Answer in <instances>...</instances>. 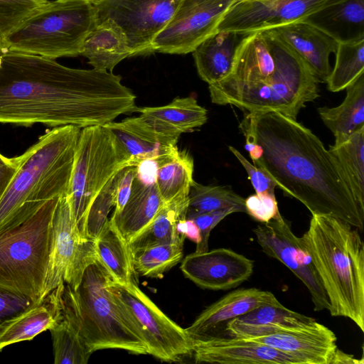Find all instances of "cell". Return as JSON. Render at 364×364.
Returning a JSON list of instances; mask_svg holds the SVG:
<instances>
[{"label": "cell", "mask_w": 364, "mask_h": 364, "mask_svg": "<svg viewBox=\"0 0 364 364\" xmlns=\"http://www.w3.org/2000/svg\"><path fill=\"white\" fill-rule=\"evenodd\" d=\"M136 108L135 95L112 71L72 68L6 48L1 53V124L82 129L104 126Z\"/></svg>", "instance_id": "obj_1"}, {"label": "cell", "mask_w": 364, "mask_h": 364, "mask_svg": "<svg viewBox=\"0 0 364 364\" xmlns=\"http://www.w3.org/2000/svg\"><path fill=\"white\" fill-rule=\"evenodd\" d=\"M245 138L262 148L253 161L286 195L311 215H328L363 231L364 206L336 157L296 119L277 112L247 113L240 124Z\"/></svg>", "instance_id": "obj_2"}, {"label": "cell", "mask_w": 364, "mask_h": 364, "mask_svg": "<svg viewBox=\"0 0 364 364\" xmlns=\"http://www.w3.org/2000/svg\"><path fill=\"white\" fill-rule=\"evenodd\" d=\"M319 80L306 63L268 30L247 35L231 73L208 85L213 103L247 113L277 112L294 119L318 96Z\"/></svg>", "instance_id": "obj_3"}, {"label": "cell", "mask_w": 364, "mask_h": 364, "mask_svg": "<svg viewBox=\"0 0 364 364\" xmlns=\"http://www.w3.org/2000/svg\"><path fill=\"white\" fill-rule=\"evenodd\" d=\"M300 237L328 297L330 314L350 319L364 332V242L359 230L337 218L314 214Z\"/></svg>", "instance_id": "obj_4"}, {"label": "cell", "mask_w": 364, "mask_h": 364, "mask_svg": "<svg viewBox=\"0 0 364 364\" xmlns=\"http://www.w3.org/2000/svg\"><path fill=\"white\" fill-rule=\"evenodd\" d=\"M112 279L95 259L87 266L75 289L63 283L48 296L78 328L92 353L121 349L136 355L148 354L145 343L110 292L109 284Z\"/></svg>", "instance_id": "obj_5"}, {"label": "cell", "mask_w": 364, "mask_h": 364, "mask_svg": "<svg viewBox=\"0 0 364 364\" xmlns=\"http://www.w3.org/2000/svg\"><path fill=\"white\" fill-rule=\"evenodd\" d=\"M80 130L54 127L17 156L16 173L0 198V228L66 193Z\"/></svg>", "instance_id": "obj_6"}, {"label": "cell", "mask_w": 364, "mask_h": 364, "mask_svg": "<svg viewBox=\"0 0 364 364\" xmlns=\"http://www.w3.org/2000/svg\"><path fill=\"white\" fill-rule=\"evenodd\" d=\"M60 198V197H59ZM59 198L0 228V289L41 302L45 289L52 220Z\"/></svg>", "instance_id": "obj_7"}, {"label": "cell", "mask_w": 364, "mask_h": 364, "mask_svg": "<svg viewBox=\"0 0 364 364\" xmlns=\"http://www.w3.org/2000/svg\"><path fill=\"white\" fill-rule=\"evenodd\" d=\"M95 25L94 7L87 0L48 1L2 42L6 50L53 60L77 56Z\"/></svg>", "instance_id": "obj_8"}, {"label": "cell", "mask_w": 364, "mask_h": 364, "mask_svg": "<svg viewBox=\"0 0 364 364\" xmlns=\"http://www.w3.org/2000/svg\"><path fill=\"white\" fill-rule=\"evenodd\" d=\"M127 166V159L118 141L105 126L80 130L66 196L85 238V218L91 203L107 182Z\"/></svg>", "instance_id": "obj_9"}, {"label": "cell", "mask_w": 364, "mask_h": 364, "mask_svg": "<svg viewBox=\"0 0 364 364\" xmlns=\"http://www.w3.org/2000/svg\"><path fill=\"white\" fill-rule=\"evenodd\" d=\"M109 288L148 354L166 362L192 355L193 338L186 329L165 315L138 285L124 286L112 279Z\"/></svg>", "instance_id": "obj_10"}, {"label": "cell", "mask_w": 364, "mask_h": 364, "mask_svg": "<svg viewBox=\"0 0 364 364\" xmlns=\"http://www.w3.org/2000/svg\"><path fill=\"white\" fill-rule=\"evenodd\" d=\"M95 259L94 240L81 235L65 193L58 198L53 217L48 269L41 301L63 283L75 289L87 266Z\"/></svg>", "instance_id": "obj_11"}, {"label": "cell", "mask_w": 364, "mask_h": 364, "mask_svg": "<svg viewBox=\"0 0 364 364\" xmlns=\"http://www.w3.org/2000/svg\"><path fill=\"white\" fill-rule=\"evenodd\" d=\"M181 0H100L92 3L96 23L109 19L125 34L132 55L153 52L156 36L168 25Z\"/></svg>", "instance_id": "obj_12"}, {"label": "cell", "mask_w": 364, "mask_h": 364, "mask_svg": "<svg viewBox=\"0 0 364 364\" xmlns=\"http://www.w3.org/2000/svg\"><path fill=\"white\" fill-rule=\"evenodd\" d=\"M346 0H235L218 31L242 34L272 29L325 11Z\"/></svg>", "instance_id": "obj_13"}, {"label": "cell", "mask_w": 364, "mask_h": 364, "mask_svg": "<svg viewBox=\"0 0 364 364\" xmlns=\"http://www.w3.org/2000/svg\"><path fill=\"white\" fill-rule=\"evenodd\" d=\"M235 0H181L168 25L156 36L152 50L186 54L218 31Z\"/></svg>", "instance_id": "obj_14"}, {"label": "cell", "mask_w": 364, "mask_h": 364, "mask_svg": "<svg viewBox=\"0 0 364 364\" xmlns=\"http://www.w3.org/2000/svg\"><path fill=\"white\" fill-rule=\"evenodd\" d=\"M253 232L262 251L284 264L304 284L314 311L328 310L329 302L322 283L301 237L294 234L291 223L279 212L270 221L259 224Z\"/></svg>", "instance_id": "obj_15"}, {"label": "cell", "mask_w": 364, "mask_h": 364, "mask_svg": "<svg viewBox=\"0 0 364 364\" xmlns=\"http://www.w3.org/2000/svg\"><path fill=\"white\" fill-rule=\"evenodd\" d=\"M180 269L186 278L203 289L228 290L251 277L254 262L230 249L218 248L188 255Z\"/></svg>", "instance_id": "obj_16"}, {"label": "cell", "mask_w": 364, "mask_h": 364, "mask_svg": "<svg viewBox=\"0 0 364 364\" xmlns=\"http://www.w3.org/2000/svg\"><path fill=\"white\" fill-rule=\"evenodd\" d=\"M244 339L294 355L304 364H331L338 348L336 334L315 319L301 325L282 326L270 333Z\"/></svg>", "instance_id": "obj_17"}, {"label": "cell", "mask_w": 364, "mask_h": 364, "mask_svg": "<svg viewBox=\"0 0 364 364\" xmlns=\"http://www.w3.org/2000/svg\"><path fill=\"white\" fill-rule=\"evenodd\" d=\"M196 363L221 364H304L297 357L257 341L210 336L193 338Z\"/></svg>", "instance_id": "obj_18"}, {"label": "cell", "mask_w": 364, "mask_h": 364, "mask_svg": "<svg viewBox=\"0 0 364 364\" xmlns=\"http://www.w3.org/2000/svg\"><path fill=\"white\" fill-rule=\"evenodd\" d=\"M268 31L289 46L306 63L320 82H326L331 71L330 55L336 53L341 38L309 19Z\"/></svg>", "instance_id": "obj_19"}, {"label": "cell", "mask_w": 364, "mask_h": 364, "mask_svg": "<svg viewBox=\"0 0 364 364\" xmlns=\"http://www.w3.org/2000/svg\"><path fill=\"white\" fill-rule=\"evenodd\" d=\"M104 126L118 141L129 166H136L145 159L159 161L178 149V139L156 131L140 115Z\"/></svg>", "instance_id": "obj_20"}, {"label": "cell", "mask_w": 364, "mask_h": 364, "mask_svg": "<svg viewBox=\"0 0 364 364\" xmlns=\"http://www.w3.org/2000/svg\"><path fill=\"white\" fill-rule=\"evenodd\" d=\"M266 304L281 303L269 291L257 288L232 291L208 306L186 329L192 338L210 336L229 321Z\"/></svg>", "instance_id": "obj_21"}, {"label": "cell", "mask_w": 364, "mask_h": 364, "mask_svg": "<svg viewBox=\"0 0 364 364\" xmlns=\"http://www.w3.org/2000/svg\"><path fill=\"white\" fill-rule=\"evenodd\" d=\"M135 112L156 131L177 139L208 120L207 109L193 96L176 97L164 106L137 107Z\"/></svg>", "instance_id": "obj_22"}, {"label": "cell", "mask_w": 364, "mask_h": 364, "mask_svg": "<svg viewBox=\"0 0 364 364\" xmlns=\"http://www.w3.org/2000/svg\"><path fill=\"white\" fill-rule=\"evenodd\" d=\"M248 34L217 31L192 52L200 77L208 85L227 77L232 71L237 47Z\"/></svg>", "instance_id": "obj_23"}, {"label": "cell", "mask_w": 364, "mask_h": 364, "mask_svg": "<svg viewBox=\"0 0 364 364\" xmlns=\"http://www.w3.org/2000/svg\"><path fill=\"white\" fill-rule=\"evenodd\" d=\"M164 203L156 184L144 185L134 176L129 199L110 219L129 243L151 223Z\"/></svg>", "instance_id": "obj_24"}, {"label": "cell", "mask_w": 364, "mask_h": 364, "mask_svg": "<svg viewBox=\"0 0 364 364\" xmlns=\"http://www.w3.org/2000/svg\"><path fill=\"white\" fill-rule=\"evenodd\" d=\"M80 55L93 68L106 71H112L122 60L132 56L125 34L109 19L96 23L85 38Z\"/></svg>", "instance_id": "obj_25"}, {"label": "cell", "mask_w": 364, "mask_h": 364, "mask_svg": "<svg viewBox=\"0 0 364 364\" xmlns=\"http://www.w3.org/2000/svg\"><path fill=\"white\" fill-rule=\"evenodd\" d=\"M314 318L280 305L260 306L225 324L228 336L250 338L270 333L285 325H301Z\"/></svg>", "instance_id": "obj_26"}, {"label": "cell", "mask_w": 364, "mask_h": 364, "mask_svg": "<svg viewBox=\"0 0 364 364\" xmlns=\"http://www.w3.org/2000/svg\"><path fill=\"white\" fill-rule=\"evenodd\" d=\"M97 259L107 269L114 281L124 285H138L128 242L122 236L112 220L107 219L94 240Z\"/></svg>", "instance_id": "obj_27"}, {"label": "cell", "mask_w": 364, "mask_h": 364, "mask_svg": "<svg viewBox=\"0 0 364 364\" xmlns=\"http://www.w3.org/2000/svg\"><path fill=\"white\" fill-rule=\"evenodd\" d=\"M343 102L335 107H323L318 112L335 136V143L346 140L364 127V73L346 89Z\"/></svg>", "instance_id": "obj_28"}, {"label": "cell", "mask_w": 364, "mask_h": 364, "mask_svg": "<svg viewBox=\"0 0 364 364\" xmlns=\"http://www.w3.org/2000/svg\"><path fill=\"white\" fill-rule=\"evenodd\" d=\"M57 319L48 297L0 323V351L7 346L30 341L49 330Z\"/></svg>", "instance_id": "obj_29"}, {"label": "cell", "mask_w": 364, "mask_h": 364, "mask_svg": "<svg viewBox=\"0 0 364 364\" xmlns=\"http://www.w3.org/2000/svg\"><path fill=\"white\" fill-rule=\"evenodd\" d=\"M188 196L164 203L151 223L129 242L131 250L160 243L183 244L185 238L177 231V223L186 218Z\"/></svg>", "instance_id": "obj_30"}, {"label": "cell", "mask_w": 364, "mask_h": 364, "mask_svg": "<svg viewBox=\"0 0 364 364\" xmlns=\"http://www.w3.org/2000/svg\"><path fill=\"white\" fill-rule=\"evenodd\" d=\"M156 185L164 202L188 196L193 183L194 164L192 156L178 149L159 161Z\"/></svg>", "instance_id": "obj_31"}, {"label": "cell", "mask_w": 364, "mask_h": 364, "mask_svg": "<svg viewBox=\"0 0 364 364\" xmlns=\"http://www.w3.org/2000/svg\"><path fill=\"white\" fill-rule=\"evenodd\" d=\"M333 68L326 81L328 90L339 92L346 90L364 73V35L341 39L336 50Z\"/></svg>", "instance_id": "obj_32"}, {"label": "cell", "mask_w": 364, "mask_h": 364, "mask_svg": "<svg viewBox=\"0 0 364 364\" xmlns=\"http://www.w3.org/2000/svg\"><path fill=\"white\" fill-rule=\"evenodd\" d=\"M55 309L57 319L49 328L53 341L54 363H87L92 352L82 338L78 328L70 319Z\"/></svg>", "instance_id": "obj_33"}, {"label": "cell", "mask_w": 364, "mask_h": 364, "mask_svg": "<svg viewBox=\"0 0 364 364\" xmlns=\"http://www.w3.org/2000/svg\"><path fill=\"white\" fill-rule=\"evenodd\" d=\"M338 160L359 203L364 206V127L328 149Z\"/></svg>", "instance_id": "obj_34"}, {"label": "cell", "mask_w": 364, "mask_h": 364, "mask_svg": "<svg viewBox=\"0 0 364 364\" xmlns=\"http://www.w3.org/2000/svg\"><path fill=\"white\" fill-rule=\"evenodd\" d=\"M183 246L178 243H160L131 250L136 273L151 278L161 277L182 259Z\"/></svg>", "instance_id": "obj_35"}, {"label": "cell", "mask_w": 364, "mask_h": 364, "mask_svg": "<svg viewBox=\"0 0 364 364\" xmlns=\"http://www.w3.org/2000/svg\"><path fill=\"white\" fill-rule=\"evenodd\" d=\"M245 199L229 186L203 185L194 181L188 193L187 215L231 207L237 208L239 213H245Z\"/></svg>", "instance_id": "obj_36"}, {"label": "cell", "mask_w": 364, "mask_h": 364, "mask_svg": "<svg viewBox=\"0 0 364 364\" xmlns=\"http://www.w3.org/2000/svg\"><path fill=\"white\" fill-rule=\"evenodd\" d=\"M121 171V170H120ZM120 171L116 173L95 198L86 215L85 236L94 240L107 220L108 215L115 204L116 188Z\"/></svg>", "instance_id": "obj_37"}, {"label": "cell", "mask_w": 364, "mask_h": 364, "mask_svg": "<svg viewBox=\"0 0 364 364\" xmlns=\"http://www.w3.org/2000/svg\"><path fill=\"white\" fill-rule=\"evenodd\" d=\"M48 0H0V40Z\"/></svg>", "instance_id": "obj_38"}, {"label": "cell", "mask_w": 364, "mask_h": 364, "mask_svg": "<svg viewBox=\"0 0 364 364\" xmlns=\"http://www.w3.org/2000/svg\"><path fill=\"white\" fill-rule=\"evenodd\" d=\"M239 213L234 207L220 209L206 213L187 215L186 218L193 220L199 228L200 242L197 244L196 252L208 250L209 237L213 229L228 215Z\"/></svg>", "instance_id": "obj_39"}, {"label": "cell", "mask_w": 364, "mask_h": 364, "mask_svg": "<svg viewBox=\"0 0 364 364\" xmlns=\"http://www.w3.org/2000/svg\"><path fill=\"white\" fill-rule=\"evenodd\" d=\"M246 213L261 223L273 219L279 213L274 193H255L245 199Z\"/></svg>", "instance_id": "obj_40"}, {"label": "cell", "mask_w": 364, "mask_h": 364, "mask_svg": "<svg viewBox=\"0 0 364 364\" xmlns=\"http://www.w3.org/2000/svg\"><path fill=\"white\" fill-rule=\"evenodd\" d=\"M228 148L246 170L249 179L251 181L256 193H274V189L277 187V185L262 169L258 168L254 164H252L235 147L229 146Z\"/></svg>", "instance_id": "obj_41"}, {"label": "cell", "mask_w": 364, "mask_h": 364, "mask_svg": "<svg viewBox=\"0 0 364 364\" xmlns=\"http://www.w3.org/2000/svg\"><path fill=\"white\" fill-rule=\"evenodd\" d=\"M329 9L330 18L334 21L363 25L364 0H346Z\"/></svg>", "instance_id": "obj_42"}, {"label": "cell", "mask_w": 364, "mask_h": 364, "mask_svg": "<svg viewBox=\"0 0 364 364\" xmlns=\"http://www.w3.org/2000/svg\"><path fill=\"white\" fill-rule=\"evenodd\" d=\"M36 303L28 296L0 289V323Z\"/></svg>", "instance_id": "obj_43"}, {"label": "cell", "mask_w": 364, "mask_h": 364, "mask_svg": "<svg viewBox=\"0 0 364 364\" xmlns=\"http://www.w3.org/2000/svg\"><path fill=\"white\" fill-rule=\"evenodd\" d=\"M134 176V166H127L120 171L116 188L114 210L113 213L120 212L126 204L131 194Z\"/></svg>", "instance_id": "obj_44"}, {"label": "cell", "mask_w": 364, "mask_h": 364, "mask_svg": "<svg viewBox=\"0 0 364 364\" xmlns=\"http://www.w3.org/2000/svg\"><path fill=\"white\" fill-rule=\"evenodd\" d=\"M159 160L145 159L140 161L135 167V178L144 185L156 184Z\"/></svg>", "instance_id": "obj_45"}, {"label": "cell", "mask_w": 364, "mask_h": 364, "mask_svg": "<svg viewBox=\"0 0 364 364\" xmlns=\"http://www.w3.org/2000/svg\"><path fill=\"white\" fill-rule=\"evenodd\" d=\"M18 164L17 156L7 158L0 153V198L14 176Z\"/></svg>", "instance_id": "obj_46"}, {"label": "cell", "mask_w": 364, "mask_h": 364, "mask_svg": "<svg viewBox=\"0 0 364 364\" xmlns=\"http://www.w3.org/2000/svg\"><path fill=\"white\" fill-rule=\"evenodd\" d=\"M176 229L178 234L185 239H189L196 245L200 242L199 228L193 220L186 218L181 219Z\"/></svg>", "instance_id": "obj_47"}, {"label": "cell", "mask_w": 364, "mask_h": 364, "mask_svg": "<svg viewBox=\"0 0 364 364\" xmlns=\"http://www.w3.org/2000/svg\"><path fill=\"white\" fill-rule=\"evenodd\" d=\"M331 364H363V359L360 360L353 355L346 353L337 348L331 361Z\"/></svg>", "instance_id": "obj_48"}, {"label": "cell", "mask_w": 364, "mask_h": 364, "mask_svg": "<svg viewBox=\"0 0 364 364\" xmlns=\"http://www.w3.org/2000/svg\"><path fill=\"white\" fill-rule=\"evenodd\" d=\"M5 48L4 47V45H3V42L2 41L0 40V53Z\"/></svg>", "instance_id": "obj_49"}, {"label": "cell", "mask_w": 364, "mask_h": 364, "mask_svg": "<svg viewBox=\"0 0 364 364\" xmlns=\"http://www.w3.org/2000/svg\"><path fill=\"white\" fill-rule=\"evenodd\" d=\"M87 1L90 2V3H94V2H96V1H100V0H87Z\"/></svg>", "instance_id": "obj_50"}]
</instances>
